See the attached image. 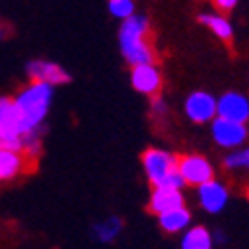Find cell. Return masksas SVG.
Listing matches in <instances>:
<instances>
[{
	"mask_svg": "<svg viewBox=\"0 0 249 249\" xmlns=\"http://www.w3.org/2000/svg\"><path fill=\"white\" fill-rule=\"evenodd\" d=\"M119 44L124 59L131 66L137 64H157V48L152 42L150 24L144 16L124 18L119 30Z\"/></svg>",
	"mask_w": 249,
	"mask_h": 249,
	"instance_id": "cell-1",
	"label": "cell"
},
{
	"mask_svg": "<svg viewBox=\"0 0 249 249\" xmlns=\"http://www.w3.org/2000/svg\"><path fill=\"white\" fill-rule=\"evenodd\" d=\"M52 99H53V85L44 81L30 79V83L24 89H20V93L14 97V103L20 111L26 133L42 129V123L46 121L52 107Z\"/></svg>",
	"mask_w": 249,
	"mask_h": 249,
	"instance_id": "cell-2",
	"label": "cell"
},
{
	"mask_svg": "<svg viewBox=\"0 0 249 249\" xmlns=\"http://www.w3.org/2000/svg\"><path fill=\"white\" fill-rule=\"evenodd\" d=\"M26 129L12 97H0V141L2 146L22 148Z\"/></svg>",
	"mask_w": 249,
	"mask_h": 249,
	"instance_id": "cell-3",
	"label": "cell"
},
{
	"mask_svg": "<svg viewBox=\"0 0 249 249\" xmlns=\"http://www.w3.org/2000/svg\"><path fill=\"white\" fill-rule=\"evenodd\" d=\"M144 174L152 186H157L166 174L178 170V157L162 148H146L141 157Z\"/></svg>",
	"mask_w": 249,
	"mask_h": 249,
	"instance_id": "cell-4",
	"label": "cell"
},
{
	"mask_svg": "<svg viewBox=\"0 0 249 249\" xmlns=\"http://www.w3.org/2000/svg\"><path fill=\"white\" fill-rule=\"evenodd\" d=\"M212 137L224 148H235L245 142L247 127H245V123H237V121L215 115V119L212 121Z\"/></svg>",
	"mask_w": 249,
	"mask_h": 249,
	"instance_id": "cell-5",
	"label": "cell"
},
{
	"mask_svg": "<svg viewBox=\"0 0 249 249\" xmlns=\"http://www.w3.org/2000/svg\"><path fill=\"white\" fill-rule=\"evenodd\" d=\"M178 172L188 186H200L213 178V168L208 159L200 154H182L178 157Z\"/></svg>",
	"mask_w": 249,
	"mask_h": 249,
	"instance_id": "cell-6",
	"label": "cell"
},
{
	"mask_svg": "<svg viewBox=\"0 0 249 249\" xmlns=\"http://www.w3.org/2000/svg\"><path fill=\"white\" fill-rule=\"evenodd\" d=\"M131 83L139 93L154 97L162 89V73L157 64H137L131 66Z\"/></svg>",
	"mask_w": 249,
	"mask_h": 249,
	"instance_id": "cell-7",
	"label": "cell"
},
{
	"mask_svg": "<svg viewBox=\"0 0 249 249\" xmlns=\"http://www.w3.org/2000/svg\"><path fill=\"white\" fill-rule=\"evenodd\" d=\"M184 111L192 123L204 124V123H210L215 119L217 101L213 99V95H210L206 91H194L192 95H188V99H186Z\"/></svg>",
	"mask_w": 249,
	"mask_h": 249,
	"instance_id": "cell-8",
	"label": "cell"
},
{
	"mask_svg": "<svg viewBox=\"0 0 249 249\" xmlns=\"http://www.w3.org/2000/svg\"><path fill=\"white\" fill-rule=\"evenodd\" d=\"M30 160L22 148L0 146V182H10L24 174L30 166Z\"/></svg>",
	"mask_w": 249,
	"mask_h": 249,
	"instance_id": "cell-9",
	"label": "cell"
},
{
	"mask_svg": "<svg viewBox=\"0 0 249 249\" xmlns=\"http://www.w3.org/2000/svg\"><path fill=\"white\" fill-rule=\"evenodd\" d=\"M26 73L30 79L34 81H44V83H50V85H64L68 83L71 77L70 73L61 68L55 61H46V59H34L30 61L28 68H26Z\"/></svg>",
	"mask_w": 249,
	"mask_h": 249,
	"instance_id": "cell-10",
	"label": "cell"
},
{
	"mask_svg": "<svg viewBox=\"0 0 249 249\" xmlns=\"http://www.w3.org/2000/svg\"><path fill=\"white\" fill-rule=\"evenodd\" d=\"M217 117L231 119L237 123H247L249 121V99L243 93L237 91H228L217 101Z\"/></svg>",
	"mask_w": 249,
	"mask_h": 249,
	"instance_id": "cell-11",
	"label": "cell"
},
{
	"mask_svg": "<svg viewBox=\"0 0 249 249\" xmlns=\"http://www.w3.org/2000/svg\"><path fill=\"white\" fill-rule=\"evenodd\" d=\"M198 196H200L202 208L210 213L222 212L224 206L228 204V188L222 182H217L213 178L198 186Z\"/></svg>",
	"mask_w": 249,
	"mask_h": 249,
	"instance_id": "cell-12",
	"label": "cell"
},
{
	"mask_svg": "<svg viewBox=\"0 0 249 249\" xmlns=\"http://www.w3.org/2000/svg\"><path fill=\"white\" fill-rule=\"evenodd\" d=\"M184 206V196L180 190H172V188H159L154 186V190L150 194V200H148V210L152 213H162V212H168V210H174V208H180Z\"/></svg>",
	"mask_w": 249,
	"mask_h": 249,
	"instance_id": "cell-13",
	"label": "cell"
},
{
	"mask_svg": "<svg viewBox=\"0 0 249 249\" xmlns=\"http://www.w3.org/2000/svg\"><path fill=\"white\" fill-rule=\"evenodd\" d=\"M198 20L206 28H210V32L217 40H222L224 44H231V40H233V28H231L230 20L222 12H217V14H200Z\"/></svg>",
	"mask_w": 249,
	"mask_h": 249,
	"instance_id": "cell-14",
	"label": "cell"
},
{
	"mask_svg": "<svg viewBox=\"0 0 249 249\" xmlns=\"http://www.w3.org/2000/svg\"><path fill=\"white\" fill-rule=\"evenodd\" d=\"M190 224V212L184 206L159 213V226L164 233H178Z\"/></svg>",
	"mask_w": 249,
	"mask_h": 249,
	"instance_id": "cell-15",
	"label": "cell"
},
{
	"mask_svg": "<svg viewBox=\"0 0 249 249\" xmlns=\"http://www.w3.org/2000/svg\"><path fill=\"white\" fill-rule=\"evenodd\" d=\"M180 245L184 249H210L212 247V235L206 228L196 226V228H190L184 233Z\"/></svg>",
	"mask_w": 249,
	"mask_h": 249,
	"instance_id": "cell-16",
	"label": "cell"
},
{
	"mask_svg": "<svg viewBox=\"0 0 249 249\" xmlns=\"http://www.w3.org/2000/svg\"><path fill=\"white\" fill-rule=\"evenodd\" d=\"M121 228H123L121 220H117V217H109V220H105V222H101V224H97L95 228H93V233H95V239L105 243V241H113L119 235Z\"/></svg>",
	"mask_w": 249,
	"mask_h": 249,
	"instance_id": "cell-17",
	"label": "cell"
},
{
	"mask_svg": "<svg viewBox=\"0 0 249 249\" xmlns=\"http://www.w3.org/2000/svg\"><path fill=\"white\" fill-rule=\"evenodd\" d=\"M109 12L115 18L124 20L135 14V4H133V0H109Z\"/></svg>",
	"mask_w": 249,
	"mask_h": 249,
	"instance_id": "cell-18",
	"label": "cell"
},
{
	"mask_svg": "<svg viewBox=\"0 0 249 249\" xmlns=\"http://www.w3.org/2000/svg\"><path fill=\"white\" fill-rule=\"evenodd\" d=\"M224 166L228 170H233V168H249V148L230 154V157L224 160Z\"/></svg>",
	"mask_w": 249,
	"mask_h": 249,
	"instance_id": "cell-19",
	"label": "cell"
},
{
	"mask_svg": "<svg viewBox=\"0 0 249 249\" xmlns=\"http://www.w3.org/2000/svg\"><path fill=\"white\" fill-rule=\"evenodd\" d=\"M210 2L217 12H222V14H228L237 6V0H210Z\"/></svg>",
	"mask_w": 249,
	"mask_h": 249,
	"instance_id": "cell-20",
	"label": "cell"
},
{
	"mask_svg": "<svg viewBox=\"0 0 249 249\" xmlns=\"http://www.w3.org/2000/svg\"><path fill=\"white\" fill-rule=\"evenodd\" d=\"M152 111L157 113V115H164V111H166V105H164V101L159 95L152 97Z\"/></svg>",
	"mask_w": 249,
	"mask_h": 249,
	"instance_id": "cell-21",
	"label": "cell"
},
{
	"mask_svg": "<svg viewBox=\"0 0 249 249\" xmlns=\"http://www.w3.org/2000/svg\"><path fill=\"white\" fill-rule=\"evenodd\" d=\"M2 38H4V26L0 24V40H2Z\"/></svg>",
	"mask_w": 249,
	"mask_h": 249,
	"instance_id": "cell-22",
	"label": "cell"
},
{
	"mask_svg": "<svg viewBox=\"0 0 249 249\" xmlns=\"http://www.w3.org/2000/svg\"><path fill=\"white\" fill-rule=\"evenodd\" d=\"M247 200H249V190H247Z\"/></svg>",
	"mask_w": 249,
	"mask_h": 249,
	"instance_id": "cell-23",
	"label": "cell"
},
{
	"mask_svg": "<svg viewBox=\"0 0 249 249\" xmlns=\"http://www.w3.org/2000/svg\"><path fill=\"white\" fill-rule=\"evenodd\" d=\"M0 146H2V141H0Z\"/></svg>",
	"mask_w": 249,
	"mask_h": 249,
	"instance_id": "cell-24",
	"label": "cell"
}]
</instances>
